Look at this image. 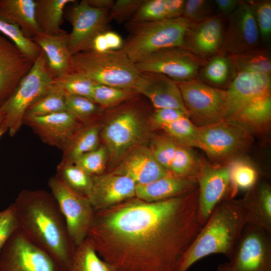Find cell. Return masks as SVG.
Listing matches in <instances>:
<instances>
[{
  "mask_svg": "<svg viewBox=\"0 0 271 271\" xmlns=\"http://www.w3.org/2000/svg\"><path fill=\"white\" fill-rule=\"evenodd\" d=\"M202 227L196 189L157 202L134 197L95 211L85 240L118 271H176Z\"/></svg>",
  "mask_w": 271,
  "mask_h": 271,
  "instance_id": "1",
  "label": "cell"
},
{
  "mask_svg": "<svg viewBox=\"0 0 271 271\" xmlns=\"http://www.w3.org/2000/svg\"><path fill=\"white\" fill-rule=\"evenodd\" d=\"M13 203L20 229L33 242L52 254L66 270L75 246L51 193L40 189H24Z\"/></svg>",
  "mask_w": 271,
  "mask_h": 271,
  "instance_id": "2",
  "label": "cell"
},
{
  "mask_svg": "<svg viewBox=\"0 0 271 271\" xmlns=\"http://www.w3.org/2000/svg\"><path fill=\"white\" fill-rule=\"evenodd\" d=\"M246 223L241 200L223 199L181 258L176 271H187L196 262L213 254H222L229 260Z\"/></svg>",
  "mask_w": 271,
  "mask_h": 271,
  "instance_id": "3",
  "label": "cell"
},
{
  "mask_svg": "<svg viewBox=\"0 0 271 271\" xmlns=\"http://www.w3.org/2000/svg\"><path fill=\"white\" fill-rule=\"evenodd\" d=\"M270 75L237 72L225 90L223 120L248 127L260 125L271 116Z\"/></svg>",
  "mask_w": 271,
  "mask_h": 271,
  "instance_id": "4",
  "label": "cell"
},
{
  "mask_svg": "<svg viewBox=\"0 0 271 271\" xmlns=\"http://www.w3.org/2000/svg\"><path fill=\"white\" fill-rule=\"evenodd\" d=\"M191 23L182 17L151 22L128 21L124 24L128 34L120 50L135 63L154 52L182 47Z\"/></svg>",
  "mask_w": 271,
  "mask_h": 271,
  "instance_id": "5",
  "label": "cell"
},
{
  "mask_svg": "<svg viewBox=\"0 0 271 271\" xmlns=\"http://www.w3.org/2000/svg\"><path fill=\"white\" fill-rule=\"evenodd\" d=\"M71 72L95 83L133 89L141 72L135 63L120 50L97 52L90 50L72 56Z\"/></svg>",
  "mask_w": 271,
  "mask_h": 271,
  "instance_id": "6",
  "label": "cell"
},
{
  "mask_svg": "<svg viewBox=\"0 0 271 271\" xmlns=\"http://www.w3.org/2000/svg\"><path fill=\"white\" fill-rule=\"evenodd\" d=\"M47 59L42 50L32 67L21 80L14 92L1 107L5 113L3 124L14 137L19 131L27 110L46 94L54 85Z\"/></svg>",
  "mask_w": 271,
  "mask_h": 271,
  "instance_id": "7",
  "label": "cell"
},
{
  "mask_svg": "<svg viewBox=\"0 0 271 271\" xmlns=\"http://www.w3.org/2000/svg\"><path fill=\"white\" fill-rule=\"evenodd\" d=\"M127 102L116 107L101 132L108 156L113 163L121 160L137 146L145 131L141 109L133 102Z\"/></svg>",
  "mask_w": 271,
  "mask_h": 271,
  "instance_id": "8",
  "label": "cell"
},
{
  "mask_svg": "<svg viewBox=\"0 0 271 271\" xmlns=\"http://www.w3.org/2000/svg\"><path fill=\"white\" fill-rule=\"evenodd\" d=\"M0 271H66L50 253L31 240L20 229L0 252Z\"/></svg>",
  "mask_w": 271,
  "mask_h": 271,
  "instance_id": "9",
  "label": "cell"
},
{
  "mask_svg": "<svg viewBox=\"0 0 271 271\" xmlns=\"http://www.w3.org/2000/svg\"><path fill=\"white\" fill-rule=\"evenodd\" d=\"M48 186L76 246L85 240L93 219L95 211L90 200L70 189L56 175L49 179Z\"/></svg>",
  "mask_w": 271,
  "mask_h": 271,
  "instance_id": "10",
  "label": "cell"
},
{
  "mask_svg": "<svg viewBox=\"0 0 271 271\" xmlns=\"http://www.w3.org/2000/svg\"><path fill=\"white\" fill-rule=\"evenodd\" d=\"M217 271H271V233L246 225L231 258Z\"/></svg>",
  "mask_w": 271,
  "mask_h": 271,
  "instance_id": "11",
  "label": "cell"
},
{
  "mask_svg": "<svg viewBox=\"0 0 271 271\" xmlns=\"http://www.w3.org/2000/svg\"><path fill=\"white\" fill-rule=\"evenodd\" d=\"M108 12L90 6L86 0H75L67 6L64 17L72 27L68 41L72 56L91 50L94 38L108 30Z\"/></svg>",
  "mask_w": 271,
  "mask_h": 271,
  "instance_id": "12",
  "label": "cell"
},
{
  "mask_svg": "<svg viewBox=\"0 0 271 271\" xmlns=\"http://www.w3.org/2000/svg\"><path fill=\"white\" fill-rule=\"evenodd\" d=\"M203 62L189 51L175 47L154 52L135 65L140 72L161 74L180 82L195 79Z\"/></svg>",
  "mask_w": 271,
  "mask_h": 271,
  "instance_id": "13",
  "label": "cell"
},
{
  "mask_svg": "<svg viewBox=\"0 0 271 271\" xmlns=\"http://www.w3.org/2000/svg\"><path fill=\"white\" fill-rule=\"evenodd\" d=\"M177 83L189 115L201 126L223 120L225 90L196 78Z\"/></svg>",
  "mask_w": 271,
  "mask_h": 271,
  "instance_id": "14",
  "label": "cell"
},
{
  "mask_svg": "<svg viewBox=\"0 0 271 271\" xmlns=\"http://www.w3.org/2000/svg\"><path fill=\"white\" fill-rule=\"evenodd\" d=\"M198 129V148L216 160L234 154L245 145L248 139L242 126L225 120L201 126Z\"/></svg>",
  "mask_w": 271,
  "mask_h": 271,
  "instance_id": "15",
  "label": "cell"
},
{
  "mask_svg": "<svg viewBox=\"0 0 271 271\" xmlns=\"http://www.w3.org/2000/svg\"><path fill=\"white\" fill-rule=\"evenodd\" d=\"M228 17L220 55H236L256 48L259 33L248 2L241 1Z\"/></svg>",
  "mask_w": 271,
  "mask_h": 271,
  "instance_id": "16",
  "label": "cell"
},
{
  "mask_svg": "<svg viewBox=\"0 0 271 271\" xmlns=\"http://www.w3.org/2000/svg\"><path fill=\"white\" fill-rule=\"evenodd\" d=\"M23 124L30 127L43 142L62 152L85 126L67 111L42 116H25Z\"/></svg>",
  "mask_w": 271,
  "mask_h": 271,
  "instance_id": "17",
  "label": "cell"
},
{
  "mask_svg": "<svg viewBox=\"0 0 271 271\" xmlns=\"http://www.w3.org/2000/svg\"><path fill=\"white\" fill-rule=\"evenodd\" d=\"M198 216L203 226L218 204L226 198L230 188L229 165L214 167L200 165L196 176Z\"/></svg>",
  "mask_w": 271,
  "mask_h": 271,
  "instance_id": "18",
  "label": "cell"
},
{
  "mask_svg": "<svg viewBox=\"0 0 271 271\" xmlns=\"http://www.w3.org/2000/svg\"><path fill=\"white\" fill-rule=\"evenodd\" d=\"M34 63L0 33V107L9 99Z\"/></svg>",
  "mask_w": 271,
  "mask_h": 271,
  "instance_id": "19",
  "label": "cell"
},
{
  "mask_svg": "<svg viewBox=\"0 0 271 271\" xmlns=\"http://www.w3.org/2000/svg\"><path fill=\"white\" fill-rule=\"evenodd\" d=\"M224 35L222 19L220 16H211L202 21L191 23L182 48L202 60L214 57L220 51Z\"/></svg>",
  "mask_w": 271,
  "mask_h": 271,
  "instance_id": "20",
  "label": "cell"
},
{
  "mask_svg": "<svg viewBox=\"0 0 271 271\" xmlns=\"http://www.w3.org/2000/svg\"><path fill=\"white\" fill-rule=\"evenodd\" d=\"M88 197L95 211L136 197V183L129 177L110 172L93 176Z\"/></svg>",
  "mask_w": 271,
  "mask_h": 271,
  "instance_id": "21",
  "label": "cell"
},
{
  "mask_svg": "<svg viewBox=\"0 0 271 271\" xmlns=\"http://www.w3.org/2000/svg\"><path fill=\"white\" fill-rule=\"evenodd\" d=\"M133 90L147 98L155 109L172 108L188 113L177 83L165 75L141 72Z\"/></svg>",
  "mask_w": 271,
  "mask_h": 271,
  "instance_id": "22",
  "label": "cell"
},
{
  "mask_svg": "<svg viewBox=\"0 0 271 271\" xmlns=\"http://www.w3.org/2000/svg\"><path fill=\"white\" fill-rule=\"evenodd\" d=\"M111 172L127 176L136 185L147 184L172 174L157 161L150 148L140 146L128 152Z\"/></svg>",
  "mask_w": 271,
  "mask_h": 271,
  "instance_id": "23",
  "label": "cell"
},
{
  "mask_svg": "<svg viewBox=\"0 0 271 271\" xmlns=\"http://www.w3.org/2000/svg\"><path fill=\"white\" fill-rule=\"evenodd\" d=\"M196 177L170 174L150 183L136 186V197L146 202L160 201L189 193L196 190Z\"/></svg>",
  "mask_w": 271,
  "mask_h": 271,
  "instance_id": "24",
  "label": "cell"
},
{
  "mask_svg": "<svg viewBox=\"0 0 271 271\" xmlns=\"http://www.w3.org/2000/svg\"><path fill=\"white\" fill-rule=\"evenodd\" d=\"M44 52L47 67L54 79L71 71L72 55L68 49L69 33L49 35L39 33L31 39Z\"/></svg>",
  "mask_w": 271,
  "mask_h": 271,
  "instance_id": "25",
  "label": "cell"
},
{
  "mask_svg": "<svg viewBox=\"0 0 271 271\" xmlns=\"http://www.w3.org/2000/svg\"><path fill=\"white\" fill-rule=\"evenodd\" d=\"M255 184L248 190V193L241 200L246 213V225L271 233V188L265 183L257 186Z\"/></svg>",
  "mask_w": 271,
  "mask_h": 271,
  "instance_id": "26",
  "label": "cell"
},
{
  "mask_svg": "<svg viewBox=\"0 0 271 271\" xmlns=\"http://www.w3.org/2000/svg\"><path fill=\"white\" fill-rule=\"evenodd\" d=\"M35 0H0V17L19 26L27 38L40 33L35 19Z\"/></svg>",
  "mask_w": 271,
  "mask_h": 271,
  "instance_id": "27",
  "label": "cell"
},
{
  "mask_svg": "<svg viewBox=\"0 0 271 271\" xmlns=\"http://www.w3.org/2000/svg\"><path fill=\"white\" fill-rule=\"evenodd\" d=\"M75 0H35V19L40 32L57 34L65 31L61 26L64 22V11Z\"/></svg>",
  "mask_w": 271,
  "mask_h": 271,
  "instance_id": "28",
  "label": "cell"
},
{
  "mask_svg": "<svg viewBox=\"0 0 271 271\" xmlns=\"http://www.w3.org/2000/svg\"><path fill=\"white\" fill-rule=\"evenodd\" d=\"M99 126L96 123L84 126L62 152L61 161L74 163L80 156L92 151L99 146Z\"/></svg>",
  "mask_w": 271,
  "mask_h": 271,
  "instance_id": "29",
  "label": "cell"
},
{
  "mask_svg": "<svg viewBox=\"0 0 271 271\" xmlns=\"http://www.w3.org/2000/svg\"><path fill=\"white\" fill-rule=\"evenodd\" d=\"M66 271H118L115 267L99 257L85 240L75 246L70 264Z\"/></svg>",
  "mask_w": 271,
  "mask_h": 271,
  "instance_id": "30",
  "label": "cell"
},
{
  "mask_svg": "<svg viewBox=\"0 0 271 271\" xmlns=\"http://www.w3.org/2000/svg\"><path fill=\"white\" fill-rule=\"evenodd\" d=\"M228 59L237 72H246L270 75L269 54L256 47L242 53L230 55Z\"/></svg>",
  "mask_w": 271,
  "mask_h": 271,
  "instance_id": "31",
  "label": "cell"
},
{
  "mask_svg": "<svg viewBox=\"0 0 271 271\" xmlns=\"http://www.w3.org/2000/svg\"><path fill=\"white\" fill-rule=\"evenodd\" d=\"M56 175L70 189L88 198L92 186V177L74 163L61 161Z\"/></svg>",
  "mask_w": 271,
  "mask_h": 271,
  "instance_id": "32",
  "label": "cell"
},
{
  "mask_svg": "<svg viewBox=\"0 0 271 271\" xmlns=\"http://www.w3.org/2000/svg\"><path fill=\"white\" fill-rule=\"evenodd\" d=\"M66 99V93L54 82L46 94L29 107L25 116H42L67 111Z\"/></svg>",
  "mask_w": 271,
  "mask_h": 271,
  "instance_id": "33",
  "label": "cell"
},
{
  "mask_svg": "<svg viewBox=\"0 0 271 271\" xmlns=\"http://www.w3.org/2000/svg\"><path fill=\"white\" fill-rule=\"evenodd\" d=\"M133 89L97 84L93 91L92 100L103 108H112L137 96Z\"/></svg>",
  "mask_w": 271,
  "mask_h": 271,
  "instance_id": "34",
  "label": "cell"
},
{
  "mask_svg": "<svg viewBox=\"0 0 271 271\" xmlns=\"http://www.w3.org/2000/svg\"><path fill=\"white\" fill-rule=\"evenodd\" d=\"M230 175L229 197L233 198L238 190H249L256 183L257 173L247 162L237 160L229 165Z\"/></svg>",
  "mask_w": 271,
  "mask_h": 271,
  "instance_id": "35",
  "label": "cell"
},
{
  "mask_svg": "<svg viewBox=\"0 0 271 271\" xmlns=\"http://www.w3.org/2000/svg\"><path fill=\"white\" fill-rule=\"evenodd\" d=\"M66 104L67 111L85 125L94 123L92 122L104 109L89 98L67 93Z\"/></svg>",
  "mask_w": 271,
  "mask_h": 271,
  "instance_id": "36",
  "label": "cell"
},
{
  "mask_svg": "<svg viewBox=\"0 0 271 271\" xmlns=\"http://www.w3.org/2000/svg\"><path fill=\"white\" fill-rule=\"evenodd\" d=\"M198 127L186 116L161 128L179 145L198 148Z\"/></svg>",
  "mask_w": 271,
  "mask_h": 271,
  "instance_id": "37",
  "label": "cell"
},
{
  "mask_svg": "<svg viewBox=\"0 0 271 271\" xmlns=\"http://www.w3.org/2000/svg\"><path fill=\"white\" fill-rule=\"evenodd\" d=\"M55 84L67 94L82 96L91 100L93 89L97 84L87 77L71 71L55 79Z\"/></svg>",
  "mask_w": 271,
  "mask_h": 271,
  "instance_id": "38",
  "label": "cell"
},
{
  "mask_svg": "<svg viewBox=\"0 0 271 271\" xmlns=\"http://www.w3.org/2000/svg\"><path fill=\"white\" fill-rule=\"evenodd\" d=\"M0 33L15 43L33 63L42 51L41 49L35 42L24 36L19 26L1 17Z\"/></svg>",
  "mask_w": 271,
  "mask_h": 271,
  "instance_id": "39",
  "label": "cell"
},
{
  "mask_svg": "<svg viewBox=\"0 0 271 271\" xmlns=\"http://www.w3.org/2000/svg\"><path fill=\"white\" fill-rule=\"evenodd\" d=\"M200 166L188 147L178 144L169 171L178 176L196 178Z\"/></svg>",
  "mask_w": 271,
  "mask_h": 271,
  "instance_id": "40",
  "label": "cell"
},
{
  "mask_svg": "<svg viewBox=\"0 0 271 271\" xmlns=\"http://www.w3.org/2000/svg\"><path fill=\"white\" fill-rule=\"evenodd\" d=\"M108 156L105 146H100L80 156L74 163L92 177L103 173Z\"/></svg>",
  "mask_w": 271,
  "mask_h": 271,
  "instance_id": "41",
  "label": "cell"
},
{
  "mask_svg": "<svg viewBox=\"0 0 271 271\" xmlns=\"http://www.w3.org/2000/svg\"><path fill=\"white\" fill-rule=\"evenodd\" d=\"M178 144L169 136H160L153 140L150 149L157 161L169 171Z\"/></svg>",
  "mask_w": 271,
  "mask_h": 271,
  "instance_id": "42",
  "label": "cell"
},
{
  "mask_svg": "<svg viewBox=\"0 0 271 271\" xmlns=\"http://www.w3.org/2000/svg\"><path fill=\"white\" fill-rule=\"evenodd\" d=\"M248 2L251 7L259 35L263 40H268L271 35L270 1Z\"/></svg>",
  "mask_w": 271,
  "mask_h": 271,
  "instance_id": "43",
  "label": "cell"
},
{
  "mask_svg": "<svg viewBox=\"0 0 271 271\" xmlns=\"http://www.w3.org/2000/svg\"><path fill=\"white\" fill-rule=\"evenodd\" d=\"M167 19L164 0H143L129 21H157Z\"/></svg>",
  "mask_w": 271,
  "mask_h": 271,
  "instance_id": "44",
  "label": "cell"
},
{
  "mask_svg": "<svg viewBox=\"0 0 271 271\" xmlns=\"http://www.w3.org/2000/svg\"><path fill=\"white\" fill-rule=\"evenodd\" d=\"M230 62L222 55L214 56L205 66L203 74L207 80L213 83L220 85L228 79Z\"/></svg>",
  "mask_w": 271,
  "mask_h": 271,
  "instance_id": "45",
  "label": "cell"
},
{
  "mask_svg": "<svg viewBox=\"0 0 271 271\" xmlns=\"http://www.w3.org/2000/svg\"><path fill=\"white\" fill-rule=\"evenodd\" d=\"M20 229L14 203L0 211V252L10 238Z\"/></svg>",
  "mask_w": 271,
  "mask_h": 271,
  "instance_id": "46",
  "label": "cell"
},
{
  "mask_svg": "<svg viewBox=\"0 0 271 271\" xmlns=\"http://www.w3.org/2000/svg\"><path fill=\"white\" fill-rule=\"evenodd\" d=\"M143 0H117L109 10L108 18L109 22L118 23L127 22L136 13Z\"/></svg>",
  "mask_w": 271,
  "mask_h": 271,
  "instance_id": "47",
  "label": "cell"
},
{
  "mask_svg": "<svg viewBox=\"0 0 271 271\" xmlns=\"http://www.w3.org/2000/svg\"><path fill=\"white\" fill-rule=\"evenodd\" d=\"M212 4L206 0L185 1L182 17L193 23L204 20L211 17Z\"/></svg>",
  "mask_w": 271,
  "mask_h": 271,
  "instance_id": "48",
  "label": "cell"
},
{
  "mask_svg": "<svg viewBox=\"0 0 271 271\" xmlns=\"http://www.w3.org/2000/svg\"><path fill=\"white\" fill-rule=\"evenodd\" d=\"M189 114L182 110L172 108L155 109L152 114L150 120L157 127L161 128L174 121Z\"/></svg>",
  "mask_w": 271,
  "mask_h": 271,
  "instance_id": "49",
  "label": "cell"
},
{
  "mask_svg": "<svg viewBox=\"0 0 271 271\" xmlns=\"http://www.w3.org/2000/svg\"><path fill=\"white\" fill-rule=\"evenodd\" d=\"M164 1L167 19H176L182 16L185 1Z\"/></svg>",
  "mask_w": 271,
  "mask_h": 271,
  "instance_id": "50",
  "label": "cell"
},
{
  "mask_svg": "<svg viewBox=\"0 0 271 271\" xmlns=\"http://www.w3.org/2000/svg\"><path fill=\"white\" fill-rule=\"evenodd\" d=\"M109 51L120 50L123 44V40L119 34L111 30L104 32Z\"/></svg>",
  "mask_w": 271,
  "mask_h": 271,
  "instance_id": "51",
  "label": "cell"
},
{
  "mask_svg": "<svg viewBox=\"0 0 271 271\" xmlns=\"http://www.w3.org/2000/svg\"><path fill=\"white\" fill-rule=\"evenodd\" d=\"M240 2L238 0H215L214 3L222 15L228 16L234 11Z\"/></svg>",
  "mask_w": 271,
  "mask_h": 271,
  "instance_id": "52",
  "label": "cell"
},
{
  "mask_svg": "<svg viewBox=\"0 0 271 271\" xmlns=\"http://www.w3.org/2000/svg\"><path fill=\"white\" fill-rule=\"evenodd\" d=\"M104 32L99 34L94 38L92 44L91 50L100 53L109 51Z\"/></svg>",
  "mask_w": 271,
  "mask_h": 271,
  "instance_id": "53",
  "label": "cell"
},
{
  "mask_svg": "<svg viewBox=\"0 0 271 271\" xmlns=\"http://www.w3.org/2000/svg\"><path fill=\"white\" fill-rule=\"evenodd\" d=\"M86 1L90 6L94 8L109 11L114 2L113 0H86Z\"/></svg>",
  "mask_w": 271,
  "mask_h": 271,
  "instance_id": "54",
  "label": "cell"
},
{
  "mask_svg": "<svg viewBox=\"0 0 271 271\" xmlns=\"http://www.w3.org/2000/svg\"><path fill=\"white\" fill-rule=\"evenodd\" d=\"M8 131V128L2 122L0 124V138L3 134Z\"/></svg>",
  "mask_w": 271,
  "mask_h": 271,
  "instance_id": "55",
  "label": "cell"
},
{
  "mask_svg": "<svg viewBox=\"0 0 271 271\" xmlns=\"http://www.w3.org/2000/svg\"><path fill=\"white\" fill-rule=\"evenodd\" d=\"M5 118V113L3 109L0 107V124L2 123Z\"/></svg>",
  "mask_w": 271,
  "mask_h": 271,
  "instance_id": "56",
  "label": "cell"
},
{
  "mask_svg": "<svg viewBox=\"0 0 271 271\" xmlns=\"http://www.w3.org/2000/svg\"><path fill=\"white\" fill-rule=\"evenodd\" d=\"M216 271H217V270H216Z\"/></svg>",
  "mask_w": 271,
  "mask_h": 271,
  "instance_id": "57",
  "label": "cell"
}]
</instances>
